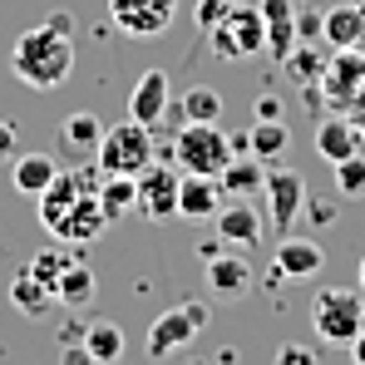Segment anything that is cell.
I'll list each match as a JSON object with an SVG mask.
<instances>
[{
    "label": "cell",
    "instance_id": "836d02e7",
    "mask_svg": "<svg viewBox=\"0 0 365 365\" xmlns=\"http://www.w3.org/2000/svg\"><path fill=\"white\" fill-rule=\"evenodd\" d=\"M306 212H311V222H316V227H326V222H336V212H341V207H336L331 197H311V192H306Z\"/></svg>",
    "mask_w": 365,
    "mask_h": 365
},
{
    "label": "cell",
    "instance_id": "f1b7e54d",
    "mask_svg": "<svg viewBox=\"0 0 365 365\" xmlns=\"http://www.w3.org/2000/svg\"><path fill=\"white\" fill-rule=\"evenodd\" d=\"M336 168V197H365V153H351V158H341V163H331Z\"/></svg>",
    "mask_w": 365,
    "mask_h": 365
},
{
    "label": "cell",
    "instance_id": "4fadbf2b",
    "mask_svg": "<svg viewBox=\"0 0 365 365\" xmlns=\"http://www.w3.org/2000/svg\"><path fill=\"white\" fill-rule=\"evenodd\" d=\"M262 20H267V55L282 64L297 45H302V30H297V5L292 0H262Z\"/></svg>",
    "mask_w": 365,
    "mask_h": 365
},
{
    "label": "cell",
    "instance_id": "ac0fdd59",
    "mask_svg": "<svg viewBox=\"0 0 365 365\" xmlns=\"http://www.w3.org/2000/svg\"><path fill=\"white\" fill-rule=\"evenodd\" d=\"M316 153L326 163H341V158L361 153V128L351 119H321V128H316Z\"/></svg>",
    "mask_w": 365,
    "mask_h": 365
},
{
    "label": "cell",
    "instance_id": "44dd1931",
    "mask_svg": "<svg viewBox=\"0 0 365 365\" xmlns=\"http://www.w3.org/2000/svg\"><path fill=\"white\" fill-rule=\"evenodd\" d=\"M287 148H292V133H287V123H282V119H257L252 128H247V153H252V158L277 163Z\"/></svg>",
    "mask_w": 365,
    "mask_h": 365
},
{
    "label": "cell",
    "instance_id": "ffe728a7",
    "mask_svg": "<svg viewBox=\"0 0 365 365\" xmlns=\"http://www.w3.org/2000/svg\"><path fill=\"white\" fill-rule=\"evenodd\" d=\"M321 40L336 45V50H351L365 40V10L356 5H336L331 15H321Z\"/></svg>",
    "mask_w": 365,
    "mask_h": 365
},
{
    "label": "cell",
    "instance_id": "8d00e7d4",
    "mask_svg": "<svg viewBox=\"0 0 365 365\" xmlns=\"http://www.w3.org/2000/svg\"><path fill=\"white\" fill-rule=\"evenodd\" d=\"M297 30H302V40L311 45V40L321 35V15H297Z\"/></svg>",
    "mask_w": 365,
    "mask_h": 365
},
{
    "label": "cell",
    "instance_id": "3957f363",
    "mask_svg": "<svg viewBox=\"0 0 365 365\" xmlns=\"http://www.w3.org/2000/svg\"><path fill=\"white\" fill-rule=\"evenodd\" d=\"M182 173H202V178H217L237 153H232V138L217 128V123H182L178 138H173V153Z\"/></svg>",
    "mask_w": 365,
    "mask_h": 365
},
{
    "label": "cell",
    "instance_id": "52a82bcc",
    "mask_svg": "<svg viewBox=\"0 0 365 365\" xmlns=\"http://www.w3.org/2000/svg\"><path fill=\"white\" fill-rule=\"evenodd\" d=\"M109 20L128 40H158L178 20V0H109Z\"/></svg>",
    "mask_w": 365,
    "mask_h": 365
},
{
    "label": "cell",
    "instance_id": "9c48e42d",
    "mask_svg": "<svg viewBox=\"0 0 365 365\" xmlns=\"http://www.w3.org/2000/svg\"><path fill=\"white\" fill-rule=\"evenodd\" d=\"M178 187H182V168H173V163H148L138 173V207L153 222H163V217L178 212Z\"/></svg>",
    "mask_w": 365,
    "mask_h": 365
},
{
    "label": "cell",
    "instance_id": "603a6c76",
    "mask_svg": "<svg viewBox=\"0 0 365 365\" xmlns=\"http://www.w3.org/2000/svg\"><path fill=\"white\" fill-rule=\"evenodd\" d=\"M79 341H84V351L94 356V365H119L123 361V331L114 321H89Z\"/></svg>",
    "mask_w": 365,
    "mask_h": 365
},
{
    "label": "cell",
    "instance_id": "8992f818",
    "mask_svg": "<svg viewBox=\"0 0 365 365\" xmlns=\"http://www.w3.org/2000/svg\"><path fill=\"white\" fill-rule=\"evenodd\" d=\"M207 321H212V311L202 302H178L168 306L153 326H148V361H168L173 351H182V346H192L202 331H207Z\"/></svg>",
    "mask_w": 365,
    "mask_h": 365
},
{
    "label": "cell",
    "instance_id": "d6a6232c",
    "mask_svg": "<svg viewBox=\"0 0 365 365\" xmlns=\"http://www.w3.org/2000/svg\"><path fill=\"white\" fill-rule=\"evenodd\" d=\"M277 365H321V361H316V351H311V346H302V341H287V346L277 351Z\"/></svg>",
    "mask_w": 365,
    "mask_h": 365
},
{
    "label": "cell",
    "instance_id": "6da1fadb",
    "mask_svg": "<svg viewBox=\"0 0 365 365\" xmlns=\"http://www.w3.org/2000/svg\"><path fill=\"white\" fill-rule=\"evenodd\" d=\"M74 30H64L55 20H45V25H30L20 40H15V50H10V69H15V79L20 84H30V89H60L64 79L74 74V40H69Z\"/></svg>",
    "mask_w": 365,
    "mask_h": 365
},
{
    "label": "cell",
    "instance_id": "9a60e30c",
    "mask_svg": "<svg viewBox=\"0 0 365 365\" xmlns=\"http://www.w3.org/2000/svg\"><path fill=\"white\" fill-rule=\"evenodd\" d=\"M277 267H282L287 282H311L326 267V252H321V242H311V237H282L277 242Z\"/></svg>",
    "mask_w": 365,
    "mask_h": 365
},
{
    "label": "cell",
    "instance_id": "e575fe53",
    "mask_svg": "<svg viewBox=\"0 0 365 365\" xmlns=\"http://www.w3.org/2000/svg\"><path fill=\"white\" fill-rule=\"evenodd\" d=\"M15 153H20V128H15L10 119H0V163L15 158Z\"/></svg>",
    "mask_w": 365,
    "mask_h": 365
},
{
    "label": "cell",
    "instance_id": "5b68a950",
    "mask_svg": "<svg viewBox=\"0 0 365 365\" xmlns=\"http://www.w3.org/2000/svg\"><path fill=\"white\" fill-rule=\"evenodd\" d=\"M207 45L217 60H252L267 50V20H262V5H232L222 25L207 30Z\"/></svg>",
    "mask_w": 365,
    "mask_h": 365
},
{
    "label": "cell",
    "instance_id": "e0dca14e",
    "mask_svg": "<svg viewBox=\"0 0 365 365\" xmlns=\"http://www.w3.org/2000/svg\"><path fill=\"white\" fill-rule=\"evenodd\" d=\"M55 178H60V163L50 153H15V163H10V182L25 197H40Z\"/></svg>",
    "mask_w": 365,
    "mask_h": 365
},
{
    "label": "cell",
    "instance_id": "1f68e13d",
    "mask_svg": "<svg viewBox=\"0 0 365 365\" xmlns=\"http://www.w3.org/2000/svg\"><path fill=\"white\" fill-rule=\"evenodd\" d=\"M232 5H237V0H197V25H202V35H207L212 25H222Z\"/></svg>",
    "mask_w": 365,
    "mask_h": 365
},
{
    "label": "cell",
    "instance_id": "ab89813d",
    "mask_svg": "<svg viewBox=\"0 0 365 365\" xmlns=\"http://www.w3.org/2000/svg\"><path fill=\"white\" fill-rule=\"evenodd\" d=\"M361 292H365V257H361Z\"/></svg>",
    "mask_w": 365,
    "mask_h": 365
},
{
    "label": "cell",
    "instance_id": "4316f807",
    "mask_svg": "<svg viewBox=\"0 0 365 365\" xmlns=\"http://www.w3.org/2000/svg\"><path fill=\"white\" fill-rule=\"evenodd\" d=\"M182 123H217L222 119V94L217 89H207V84H192L187 94H182Z\"/></svg>",
    "mask_w": 365,
    "mask_h": 365
},
{
    "label": "cell",
    "instance_id": "83f0119b",
    "mask_svg": "<svg viewBox=\"0 0 365 365\" xmlns=\"http://www.w3.org/2000/svg\"><path fill=\"white\" fill-rule=\"evenodd\" d=\"M99 202H104V212H109V222L123 217V212H133L138 207V178H104L99 182Z\"/></svg>",
    "mask_w": 365,
    "mask_h": 365
},
{
    "label": "cell",
    "instance_id": "4dcf8cb0",
    "mask_svg": "<svg viewBox=\"0 0 365 365\" xmlns=\"http://www.w3.org/2000/svg\"><path fill=\"white\" fill-rule=\"evenodd\" d=\"M282 69H287L297 84H306V89H311V84L321 79V55H311V50H302V45H297V50L282 60Z\"/></svg>",
    "mask_w": 365,
    "mask_h": 365
},
{
    "label": "cell",
    "instance_id": "d590c367",
    "mask_svg": "<svg viewBox=\"0 0 365 365\" xmlns=\"http://www.w3.org/2000/svg\"><path fill=\"white\" fill-rule=\"evenodd\" d=\"M252 114H257V119H282V99H277V94H262Z\"/></svg>",
    "mask_w": 365,
    "mask_h": 365
},
{
    "label": "cell",
    "instance_id": "f546056e",
    "mask_svg": "<svg viewBox=\"0 0 365 365\" xmlns=\"http://www.w3.org/2000/svg\"><path fill=\"white\" fill-rule=\"evenodd\" d=\"M69 262H74V257H64V252H35V257L25 262V272H30V277H40V282L55 292V282L64 277V267H69Z\"/></svg>",
    "mask_w": 365,
    "mask_h": 365
},
{
    "label": "cell",
    "instance_id": "5bb4252c",
    "mask_svg": "<svg viewBox=\"0 0 365 365\" xmlns=\"http://www.w3.org/2000/svg\"><path fill=\"white\" fill-rule=\"evenodd\" d=\"M104 227H109V212H104L99 192H84V197L69 207V217L55 227V237H60V242H94Z\"/></svg>",
    "mask_w": 365,
    "mask_h": 365
},
{
    "label": "cell",
    "instance_id": "8fae6325",
    "mask_svg": "<svg viewBox=\"0 0 365 365\" xmlns=\"http://www.w3.org/2000/svg\"><path fill=\"white\" fill-rule=\"evenodd\" d=\"M168 104H173L168 74H163V69H143V74H138V84H133V94H128V119L158 128L163 114H168Z\"/></svg>",
    "mask_w": 365,
    "mask_h": 365
},
{
    "label": "cell",
    "instance_id": "d6986e66",
    "mask_svg": "<svg viewBox=\"0 0 365 365\" xmlns=\"http://www.w3.org/2000/svg\"><path fill=\"white\" fill-rule=\"evenodd\" d=\"M217 182H222V192H227V197H252V192H262V187H267V163H262V158H252V153H237V158L217 173Z\"/></svg>",
    "mask_w": 365,
    "mask_h": 365
},
{
    "label": "cell",
    "instance_id": "30bf717a",
    "mask_svg": "<svg viewBox=\"0 0 365 365\" xmlns=\"http://www.w3.org/2000/svg\"><path fill=\"white\" fill-rule=\"evenodd\" d=\"M84 192H99V187H94V173H84V168H69V173H64V168H60V178L35 197V202H40V222L55 232L64 217H69V207H74Z\"/></svg>",
    "mask_w": 365,
    "mask_h": 365
},
{
    "label": "cell",
    "instance_id": "484cf974",
    "mask_svg": "<svg viewBox=\"0 0 365 365\" xmlns=\"http://www.w3.org/2000/svg\"><path fill=\"white\" fill-rule=\"evenodd\" d=\"M10 302L20 306V316H45V311H50V302H55V292H50L40 277L20 272V277L10 282Z\"/></svg>",
    "mask_w": 365,
    "mask_h": 365
},
{
    "label": "cell",
    "instance_id": "7a4b0ae2",
    "mask_svg": "<svg viewBox=\"0 0 365 365\" xmlns=\"http://www.w3.org/2000/svg\"><path fill=\"white\" fill-rule=\"evenodd\" d=\"M94 163H99V173L104 178H138L148 163H153V128L138 119H123L114 128H104V138H99V148H94Z\"/></svg>",
    "mask_w": 365,
    "mask_h": 365
},
{
    "label": "cell",
    "instance_id": "74e56055",
    "mask_svg": "<svg viewBox=\"0 0 365 365\" xmlns=\"http://www.w3.org/2000/svg\"><path fill=\"white\" fill-rule=\"evenodd\" d=\"M64 365H94V356H89V351H84V341H79V346H69V351H64Z\"/></svg>",
    "mask_w": 365,
    "mask_h": 365
},
{
    "label": "cell",
    "instance_id": "7c38bea8",
    "mask_svg": "<svg viewBox=\"0 0 365 365\" xmlns=\"http://www.w3.org/2000/svg\"><path fill=\"white\" fill-rule=\"evenodd\" d=\"M217 222V237H222V247H257L262 242V212L247 202V197H232V202H222V212L212 217Z\"/></svg>",
    "mask_w": 365,
    "mask_h": 365
},
{
    "label": "cell",
    "instance_id": "2e32d148",
    "mask_svg": "<svg viewBox=\"0 0 365 365\" xmlns=\"http://www.w3.org/2000/svg\"><path fill=\"white\" fill-rule=\"evenodd\" d=\"M227 202L222 182L217 178H202V173H182V187H178V212L182 217H217Z\"/></svg>",
    "mask_w": 365,
    "mask_h": 365
},
{
    "label": "cell",
    "instance_id": "7402d4cb",
    "mask_svg": "<svg viewBox=\"0 0 365 365\" xmlns=\"http://www.w3.org/2000/svg\"><path fill=\"white\" fill-rule=\"evenodd\" d=\"M207 287H212L217 297H242L247 287H252V267H247L242 257L217 252V257L207 262Z\"/></svg>",
    "mask_w": 365,
    "mask_h": 365
},
{
    "label": "cell",
    "instance_id": "cb8c5ba5",
    "mask_svg": "<svg viewBox=\"0 0 365 365\" xmlns=\"http://www.w3.org/2000/svg\"><path fill=\"white\" fill-rule=\"evenodd\" d=\"M60 138L74 148V153H94L99 138H104V123H99V114H89V109H74V114L64 119Z\"/></svg>",
    "mask_w": 365,
    "mask_h": 365
},
{
    "label": "cell",
    "instance_id": "ba28073f",
    "mask_svg": "<svg viewBox=\"0 0 365 365\" xmlns=\"http://www.w3.org/2000/svg\"><path fill=\"white\" fill-rule=\"evenodd\" d=\"M267 212H272V227L277 232H292L297 227V217H302L306 207V178L302 173H292V168H272L267 163Z\"/></svg>",
    "mask_w": 365,
    "mask_h": 365
},
{
    "label": "cell",
    "instance_id": "d4e9b609",
    "mask_svg": "<svg viewBox=\"0 0 365 365\" xmlns=\"http://www.w3.org/2000/svg\"><path fill=\"white\" fill-rule=\"evenodd\" d=\"M55 302H64V306H89V302H94V267L69 262L64 277L55 282Z\"/></svg>",
    "mask_w": 365,
    "mask_h": 365
},
{
    "label": "cell",
    "instance_id": "277c9868",
    "mask_svg": "<svg viewBox=\"0 0 365 365\" xmlns=\"http://www.w3.org/2000/svg\"><path fill=\"white\" fill-rule=\"evenodd\" d=\"M311 321H316V336L331 341V346H351L365 331V297L351 287H326L316 306H311Z\"/></svg>",
    "mask_w": 365,
    "mask_h": 365
},
{
    "label": "cell",
    "instance_id": "f35d334b",
    "mask_svg": "<svg viewBox=\"0 0 365 365\" xmlns=\"http://www.w3.org/2000/svg\"><path fill=\"white\" fill-rule=\"evenodd\" d=\"M351 361H356V365H365V331L356 336V341H351Z\"/></svg>",
    "mask_w": 365,
    "mask_h": 365
}]
</instances>
